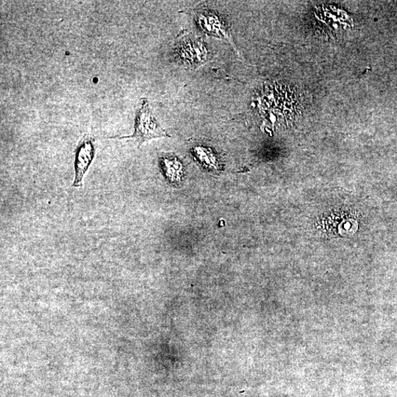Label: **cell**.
Returning <instances> with one entry per match:
<instances>
[{
  "mask_svg": "<svg viewBox=\"0 0 397 397\" xmlns=\"http://www.w3.org/2000/svg\"><path fill=\"white\" fill-rule=\"evenodd\" d=\"M197 22L205 33L218 38H223L232 44L226 24L215 13L204 10L199 13Z\"/></svg>",
  "mask_w": 397,
  "mask_h": 397,
  "instance_id": "cell-4",
  "label": "cell"
},
{
  "mask_svg": "<svg viewBox=\"0 0 397 397\" xmlns=\"http://www.w3.org/2000/svg\"><path fill=\"white\" fill-rule=\"evenodd\" d=\"M160 166L164 175L172 183L180 182L182 175L181 163L177 158L167 156L161 157L159 160Z\"/></svg>",
  "mask_w": 397,
  "mask_h": 397,
  "instance_id": "cell-5",
  "label": "cell"
},
{
  "mask_svg": "<svg viewBox=\"0 0 397 397\" xmlns=\"http://www.w3.org/2000/svg\"><path fill=\"white\" fill-rule=\"evenodd\" d=\"M96 154L95 139L91 135H84L76 149L75 160V177L74 187L83 186L82 181Z\"/></svg>",
  "mask_w": 397,
  "mask_h": 397,
  "instance_id": "cell-2",
  "label": "cell"
},
{
  "mask_svg": "<svg viewBox=\"0 0 397 397\" xmlns=\"http://www.w3.org/2000/svg\"><path fill=\"white\" fill-rule=\"evenodd\" d=\"M178 57L187 66L197 67L207 59V51L199 40H187L177 50Z\"/></svg>",
  "mask_w": 397,
  "mask_h": 397,
  "instance_id": "cell-3",
  "label": "cell"
},
{
  "mask_svg": "<svg viewBox=\"0 0 397 397\" xmlns=\"http://www.w3.org/2000/svg\"><path fill=\"white\" fill-rule=\"evenodd\" d=\"M195 154L204 167L210 170H218L217 158L211 151V149L199 147L195 148Z\"/></svg>",
  "mask_w": 397,
  "mask_h": 397,
  "instance_id": "cell-6",
  "label": "cell"
},
{
  "mask_svg": "<svg viewBox=\"0 0 397 397\" xmlns=\"http://www.w3.org/2000/svg\"><path fill=\"white\" fill-rule=\"evenodd\" d=\"M141 103L142 106L136 114L133 134L119 137V139H133L140 147L149 140L170 137L168 133L161 128L158 121L154 117L151 110H150L147 100L143 98Z\"/></svg>",
  "mask_w": 397,
  "mask_h": 397,
  "instance_id": "cell-1",
  "label": "cell"
}]
</instances>
